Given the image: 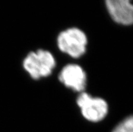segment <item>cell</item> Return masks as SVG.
Instances as JSON below:
<instances>
[{"label": "cell", "mask_w": 133, "mask_h": 132, "mask_svg": "<svg viewBox=\"0 0 133 132\" xmlns=\"http://www.w3.org/2000/svg\"><path fill=\"white\" fill-rule=\"evenodd\" d=\"M113 132H133V115L127 117L120 123Z\"/></svg>", "instance_id": "6"}, {"label": "cell", "mask_w": 133, "mask_h": 132, "mask_svg": "<svg viewBox=\"0 0 133 132\" xmlns=\"http://www.w3.org/2000/svg\"><path fill=\"white\" fill-rule=\"evenodd\" d=\"M59 80L67 87L81 92L86 86V74L79 65L69 64L63 68L59 74Z\"/></svg>", "instance_id": "5"}, {"label": "cell", "mask_w": 133, "mask_h": 132, "mask_svg": "<svg viewBox=\"0 0 133 132\" xmlns=\"http://www.w3.org/2000/svg\"><path fill=\"white\" fill-rule=\"evenodd\" d=\"M87 39L85 34L76 28L62 32L57 38V45L64 53L74 58H78L86 51Z\"/></svg>", "instance_id": "2"}, {"label": "cell", "mask_w": 133, "mask_h": 132, "mask_svg": "<svg viewBox=\"0 0 133 132\" xmlns=\"http://www.w3.org/2000/svg\"><path fill=\"white\" fill-rule=\"evenodd\" d=\"M55 65L56 61L52 54L43 50L31 52L23 62L25 70L35 80L50 75Z\"/></svg>", "instance_id": "1"}, {"label": "cell", "mask_w": 133, "mask_h": 132, "mask_svg": "<svg viewBox=\"0 0 133 132\" xmlns=\"http://www.w3.org/2000/svg\"><path fill=\"white\" fill-rule=\"evenodd\" d=\"M77 104L84 118L93 122L102 120L108 113L105 100L101 98H93L85 92H82L78 97Z\"/></svg>", "instance_id": "3"}, {"label": "cell", "mask_w": 133, "mask_h": 132, "mask_svg": "<svg viewBox=\"0 0 133 132\" xmlns=\"http://www.w3.org/2000/svg\"><path fill=\"white\" fill-rule=\"evenodd\" d=\"M106 6L115 22L124 25L133 24V4L129 0H108Z\"/></svg>", "instance_id": "4"}]
</instances>
